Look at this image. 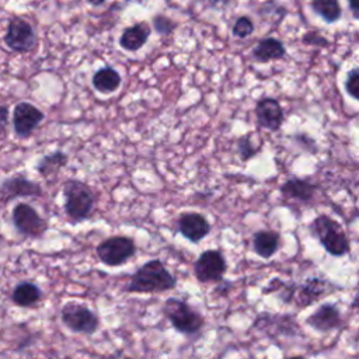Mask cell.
Returning <instances> with one entry per match:
<instances>
[{
    "instance_id": "cell-7",
    "label": "cell",
    "mask_w": 359,
    "mask_h": 359,
    "mask_svg": "<svg viewBox=\"0 0 359 359\" xmlns=\"http://www.w3.org/2000/svg\"><path fill=\"white\" fill-rule=\"evenodd\" d=\"M11 222L17 233L29 238H39L48 230V222L29 203L20 202L13 208Z\"/></svg>"
},
{
    "instance_id": "cell-15",
    "label": "cell",
    "mask_w": 359,
    "mask_h": 359,
    "mask_svg": "<svg viewBox=\"0 0 359 359\" xmlns=\"http://www.w3.org/2000/svg\"><path fill=\"white\" fill-rule=\"evenodd\" d=\"M150 34L151 28L147 22H136L123 29V32L119 36V46L128 52H136L144 46Z\"/></svg>"
},
{
    "instance_id": "cell-18",
    "label": "cell",
    "mask_w": 359,
    "mask_h": 359,
    "mask_svg": "<svg viewBox=\"0 0 359 359\" xmlns=\"http://www.w3.org/2000/svg\"><path fill=\"white\" fill-rule=\"evenodd\" d=\"M279 234L272 230H259L252 236V251L262 259L272 258L279 250Z\"/></svg>"
},
{
    "instance_id": "cell-32",
    "label": "cell",
    "mask_w": 359,
    "mask_h": 359,
    "mask_svg": "<svg viewBox=\"0 0 359 359\" xmlns=\"http://www.w3.org/2000/svg\"><path fill=\"white\" fill-rule=\"evenodd\" d=\"M107 0H87V3H90L91 6H101L104 4Z\"/></svg>"
},
{
    "instance_id": "cell-2",
    "label": "cell",
    "mask_w": 359,
    "mask_h": 359,
    "mask_svg": "<svg viewBox=\"0 0 359 359\" xmlns=\"http://www.w3.org/2000/svg\"><path fill=\"white\" fill-rule=\"evenodd\" d=\"M63 209L69 220L76 224L87 220L94 210L95 196L93 189L83 181L67 180L63 184Z\"/></svg>"
},
{
    "instance_id": "cell-25",
    "label": "cell",
    "mask_w": 359,
    "mask_h": 359,
    "mask_svg": "<svg viewBox=\"0 0 359 359\" xmlns=\"http://www.w3.org/2000/svg\"><path fill=\"white\" fill-rule=\"evenodd\" d=\"M254 31V24L248 17H240L233 25V34L238 38H245Z\"/></svg>"
},
{
    "instance_id": "cell-19",
    "label": "cell",
    "mask_w": 359,
    "mask_h": 359,
    "mask_svg": "<svg viewBox=\"0 0 359 359\" xmlns=\"http://www.w3.org/2000/svg\"><path fill=\"white\" fill-rule=\"evenodd\" d=\"M121 83H122V79L119 72L111 66H104L98 69L91 77L93 87L101 94H111L116 91Z\"/></svg>"
},
{
    "instance_id": "cell-20",
    "label": "cell",
    "mask_w": 359,
    "mask_h": 359,
    "mask_svg": "<svg viewBox=\"0 0 359 359\" xmlns=\"http://www.w3.org/2000/svg\"><path fill=\"white\" fill-rule=\"evenodd\" d=\"M283 55H285V48L275 38L262 39L252 50L254 59H257L258 62H262V63L268 62V60L280 59Z\"/></svg>"
},
{
    "instance_id": "cell-24",
    "label": "cell",
    "mask_w": 359,
    "mask_h": 359,
    "mask_svg": "<svg viewBox=\"0 0 359 359\" xmlns=\"http://www.w3.org/2000/svg\"><path fill=\"white\" fill-rule=\"evenodd\" d=\"M153 28L160 35H168L174 31L175 22L172 20H170L168 17H165V15H156L153 18Z\"/></svg>"
},
{
    "instance_id": "cell-1",
    "label": "cell",
    "mask_w": 359,
    "mask_h": 359,
    "mask_svg": "<svg viewBox=\"0 0 359 359\" xmlns=\"http://www.w3.org/2000/svg\"><path fill=\"white\" fill-rule=\"evenodd\" d=\"M177 287V278L167 269L161 259H150L140 265L125 286L126 293H163Z\"/></svg>"
},
{
    "instance_id": "cell-13",
    "label": "cell",
    "mask_w": 359,
    "mask_h": 359,
    "mask_svg": "<svg viewBox=\"0 0 359 359\" xmlns=\"http://www.w3.org/2000/svg\"><path fill=\"white\" fill-rule=\"evenodd\" d=\"M42 188L38 182L28 180L22 175H15L4 180L0 187V198L7 203L15 198H25V196H41Z\"/></svg>"
},
{
    "instance_id": "cell-12",
    "label": "cell",
    "mask_w": 359,
    "mask_h": 359,
    "mask_svg": "<svg viewBox=\"0 0 359 359\" xmlns=\"http://www.w3.org/2000/svg\"><path fill=\"white\" fill-rule=\"evenodd\" d=\"M177 229L184 238L198 244L210 233V223L202 213L184 212L177 219Z\"/></svg>"
},
{
    "instance_id": "cell-27",
    "label": "cell",
    "mask_w": 359,
    "mask_h": 359,
    "mask_svg": "<svg viewBox=\"0 0 359 359\" xmlns=\"http://www.w3.org/2000/svg\"><path fill=\"white\" fill-rule=\"evenodd\" d=\"M238 153L243 160H248L250 157H252L257 153V147H254L251 144V140L248 137H243L238 142Z\"/></svg>"
},
{
    "instance_id": "cell-4",
    "label": "cell",
    "mask_w": 359,
    "mask_h": 359,
    "mask_svg": "<svg viewBox=\"0 0 359 359\" xmlns=\"http://www.w3.org/2000/svg\"><path fill=\"white\" fill-rule=\"evenodd\" d=\"M310 231L330 255L344 257L349 254L351 244L346 233L342 226L330 216H317L310 224Z\"/></svg>"
},
{
    "instance_id": "cell-5",
    "label": "cell",
    "mask_w": 359,
    "mask_h": 359,
    "mask_svg": "<svg viewBox=\"0 0 359 359\" xmlns=\"http://www.w3.org/2000/svg\"><path fill=\"white\" fill-rule=\"evenodd\" d=\"M62 324L74 334L93 335L100 328V317L80 302H66L60 309Z\"/></svg>"
},
{
    "instance_id": "cell-10",
    "label": "cell",
    "mask_w": 359,
    "mask_h": 359,
    "mask_svg": "<svg viewBox=\"0 0 359 359\" xmlns=\"http://www.w3.org/2000/svg\"><path fill=\"white\" fill-rule=\"evenodd\" d=\"M43 118V112L34 104L25 101L18 102L13 109V128L15 136L20 139L31 136Z\"/></svg>"
},
{
    "instance_id": "cell-21",
    "label": "cell",
    "mask_w": 359,
    "mask_h": 359,
    "mask_svg": "<svg viewBox=\"0 0 359 359\" xmlns=\"http://www.w3.org/2000/svg\"><path fill=\"white\" fill-rule=\"evenodd\" d=\"M67 154L62 150H56L53 153H49L46 156H43L38 164H36V171L42 175V177H49L56 174L60 168H63L67 164Z\"/></svg>"
},
{
    "instance_id": "cell-6",
    "label": "cell",
    "mask_w": 359,
    "mask_h": 359,
    "mask_svg": "<svg viewBox=\"0 0 359 359\" xmlns=\"http://www.w3.org/2000/svg\"><path fill=\"white\" fill-rule=\"evenodd\" d=\"M98 259L107 266H121L136 254V244L128 236H111L95 247Z\"/></svg>"
},
{
    "instance_id": "cell-30",
    "label": "cell",
    "mask_w": 359,
    "mask_h": 359,
    "mask_svg": "<svg viewBox=\"0 0 359 359\" xmlns=\"http://www.w3.org/2000/svg\"><path fill=\"white\" fill-rule=\"evenodd\" d=\"M349 7L355 18H359V0H349Z\"/></svg>"
},
{
    "instance_id": "cell-17",
    "label": "cell",
    "mask_w": 359,
    "mask_h": 359,
    "mask_svg": "<svg viewBox=\"0 0 359 359\" xmlns=\"http://www.w3.org/2000/svg\"><path fill=\"white\" fill-rule=\"evenodd\" d=\"M42 299V290L41 287L31 282V280H21L18 282L11 292V302L17 307H34L36 306Z\"/></svg>"
},
{
    "instance_id": "cell-28",
    "label": "cell",
    "mask_w": 359,
    "mask_h": 359,
    "mask_svg": "<svg viewBox=\"0 0 359 359\" xmlns=\"http://www.w3.org/2000/svg\"><path fill=\"white\" fill-rule=\"evenodd\" d=\"M104 359H130L128 355H125L122 351H114L112 353L107 355Z\"/></svg>"
},
{
    "instance_id": "cell-23",
    "label": "cell",
    "mask_w": 359,
    "mask_h": 359,
    "mask_svg": "<svg viewBox=\"0 0 359 359\" xmlns=\"http://www.w3.org/2000/svg\"><path fill=\"white\" fill-rule=\"evenodd\" d=\"M311 7L327 22H334L341 15L338 0H311Z\"/></svg>"
},
{
    "instance_id": "cell-33",
    "label": "cell",
    "mask_w": 359,
    "mask_h": 359,
    "mask_svg": "<svg viewBox=\"0 0 359 359\" xmlns=\"http://www.w3.org/2000/svg\"><path fill=\"white\" fill-rule=\"evenodd\" d=\"M285 359H307V358L303 356V355H293V356H287Z\"/></svg>"
},
{
    "instance_id": "cell-8",
    "label": "cell",
    "mask_w": 359,
    "mask_h": 359,
    "mask_svg": "<svg viewBox=\"0 0 359 359\" xmlns=\"http://www.w3.org/2000/svg\"><path fill=\"white\" fill-rule=\"evenodd\" d=\"M227 272V261L219 250H205L194 262V276L199 283H219Z\"/></svg>"
},
{
    "instance_id": "cell-26",
    "label": "cell",
    "mask_w": 359,
    "mask_h": 359,
    "mask_svg": "<svg viewBox=\"0 0 359 359\" xmlns=\"http://www.w3.org/2000/svg\"><path fill=\"white\" fill-rule=\"evenodd\" d=\"M345 88L351 97L359 100V69H353L348 73Z\"/></svg>"
},
{
    "instance_id": "cell-29",
    "label": "cell",
    "mask_w": 359,
    "mask_h": 359,
    "mask_svg": "<svg viewBox=\"0 0 359 359\" xmlns=\"http://www.w3.org/2000/svg\"><path fill=\"white\" fill-rule=\"evenodd\" d=\"M351 309L359 316V287H358V290H356V293H355V296L351 302Z\"/></svg>"
},
{
    "instance_id": "cell-11",
    "label": "cell",
    "mask_w": 359,
    "mask_h": 359,
    "mask_svg": "<svg viewBox=\"0 0 359 359\" xmlns=\"http://www.w3.org/2000/svg\"><path fill=\"white\" fill-rule=\"evenodd\" d=\"M304 323L320 334H328L344 324V317L335 303H323L306 317Z\"/></svg>"
},
{
    "instance_id": "cell-9",
    "label": "cell",
    "mask_w": 359,
    "mask_h": 359,
    "mask_svg": "<svg viewBox=\"0 0 359 359\" xmlns=\"http://www.w3.org/2000/svg\"><path fill=\"white\" fill-rule=\"evenodd\" d=\"M4 43L14 52L27 53L35 48L36 34L28 21L21 17H13L7 25Z\"/></svg>"
},
{
    "instance_id": "cell-16",
    "label": "cell",
    "mask_w": 359,
    "mask_h": 359,
    "mask_svg": "<svg viewBox=\"0 0 359 359\" xmlns=\"http://www.w3.org/2000/svg\"><path fill=\"white\" fill-rule=\"evenodd\" d=\"M255 114H257L258 125L262 128H266L269 130H278L282 123V119H283L280 105L278 104V101H275L272 98L261 100L257 104Z\"/></svg>"
},
{
    "instance_id": "cell-22",
    "label": "cell",
    "mask_w": 359,
    "mask_h": 359,
    "mask_svg": "<svg viewBox=\"0 0 359 359\" xmlns=\"http://www.w3.org/2000/svg\"><path fill=\"white\" fill-rule=\"evenodd\" d=\"M280 191L287 198H293L299 201H310L314 194V187L307 181L290 180L283 184Z\"/></svg>"
},
{
    "instance_id": "cell-31",
    "label": "cell",
    "mask_w": 359,
    "mask_h": 359,
    "mask_svg": "<svg viewBox=\"0 0 359 359\" xmlns=\"http://www.w3.org/2000/svg\"><path fill=\"white\" fill-rule=\"evenodd\" d=\"M7 118H8V109L6 105H0V122L7 125Z\"/></svg>"
},
{
    "instance_id": "cell-14",
    "label": "cell",
    "mask_w": 359,
    "mask_h": 359,
    "mask_svg": "<svg viewBox=\"0 0 359 359\" xmlns=\"http://www.w3.org/2000/svg\"><path fill=\"white\" fill-rule=\"evenodd\" d=\"M297 306L309 307L313 303L321 300L324 296L332 293V285L320 276H309L303 280V283L297 287Z\"/></svg>"
},
{
    "instance_id": "cell-3",
    "label": "cell",
    "mask_w": 359,
    "mask_h": 359,
    "mask_svg": "<svg viewBox=\"0 0 359 359\" xmlns=\"http://www.w3.org/2000/svg\"><path fill=\"white\" fill-rule=\"evenodd\" d=\"M161 311L170 321L171 327L187 337L199 334L205 325L203 316L188 302L178 297H167L163 303Z\"/></svg>"
}]
</instances>
